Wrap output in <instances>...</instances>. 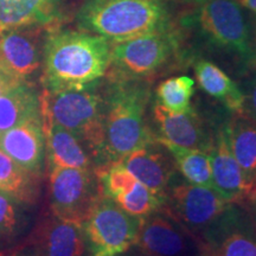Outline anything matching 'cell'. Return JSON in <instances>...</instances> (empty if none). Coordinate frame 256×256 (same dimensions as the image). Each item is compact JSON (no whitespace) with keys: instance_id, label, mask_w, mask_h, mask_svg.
Returning <instances> with one entry per match:
<instances>
[{"instance_id":"3957f363","label":"cell","mask_w":256,"mask_h":256,"mask_svg":"<svg viewBox=\"0 0 256 256\" xmlns=\"http://www.w3.org/2000/svg\"><path fill=\"white\" fill-rule=\"evenodd\" d=\"M80 30L112 44L174 28L162 0H86L76 14Z\"/></svg>"},{"instance_id":"d6a6232c","label":"cell","mask_w":256,"mask_h":256,"mask_svg":"<svg viewBox=\"0 0 256 256\" xmlns=\"http://www.w3.org/2000/svg\"><path fill=\"white\" fill-rule=\"evenodd\" d=\"M204 249H206V252H204V256H218L217 255V252L215 250V248L212 247V246H206L204 247Z\"/></svg>"},{"instance_id":"e0dca14e","label":"cell","mask_w":256,"mask_h":256,"mask_svg":"<svg viewBox=\"0 0 256 256\" xmlns=\"http://www.w3.org/2000/svg\"><path fill=\"white\" fill-rule=\"evenodd\" d=\"M43 119V118H42ZM48 166L95 170L90 152L78 136L58 124L43 119Z\"/></svg>"},{"instance_id":"d6986e66","label":"cell","mask_w":256,"mask_h":256,"mask_svg":"<svg viewBox=\"0 0 256 256\" xmlns=\"http://www.w3.org/2000/svg\"><path fill=\"white\" fill-rule=\"evenodd\" d=\"M194 70L200 89L220 102L230 113L244 112L242 88L218 66L204 58L194 60Z\"/></svg>"},{"instance_id":"ffe728a7","label":"cell","mask_w":256,"mask_h":256,"mask_svg":"<svg viewBox=\"0 0 256 256\" xmlns=\"http://www.w3.org/2000/svg\"><path fill=\"white\" fill-rule=\"evenodd\" d=\"M244 214L242 215L234 204L220 226L211 232L220 238L218 247H214L218 256H256V235L246 210Z\"/></svg>"},{"instance_id":"7402d4cb","label":"cell","mask_w":256,"mask_h":256,"mask_svg":"<svg viewBox=\"0 0 256 256\" xmlns=\"http://www.w3.org/2000/svg\"><path fill=\"white\" fill-rule=\"evenodd\" d=\"M40 115V95L28 82L20 83L0 96V134Z\"/></svg>"},{"instance_id":"484cf974","label":"cell","mask_w":256,"mask_h":256,"mask_svg":"<svg viewBox=\"0 0 256 256\" xmlns=\"http://www.w3.org/2000/svg\"><path fill=\"white\" fill-rule=\"evenodd\" d=\"M17 222L14 202L8 194L0 191V238L14 235Z\"/></svg>"},{"instance_id":"f1b7e54d","label":"cell","mask_w":256,"mask_h":256,"mask_svg":"<svg viewBox=\"0 0 256 256\" xmlns=\"http://www.w3.org/2000/svg\"><path fill=\"white\" fill-rule=\"evenodd\" d=\"M238 204L241 206H243V209H244L246 212H247L249 220H250L252 228L254 230L256 235V204L249 203V202H243V203H238Z\"/></svg>"},{"instance_id":"4fadbf2b","label":"cell","mask_w":256,"mask_h":256,"mask_svg":"<svg viewBox=\"0 0 256 256\" xmlns=\"http://www.w3.org/2000/svg\"><path fill=\"white\" fill-rule=\"evenodd\" d=\"M119 164L140 183L162 197L166 196L178 172L174 158L158 140L130 152Z\"/></svg>"},{"instance_id":"44dd1931","label":"cell","mask_w":256,"mask_h":256,"mask_svg":"<svg viewBox=\"0 0 256 256\" xmlns=\"http://www.w3.org/2000/svg\"><path fill=\"white\" fill-rule=\"evenodd\" d=\"M224 124L230 150L252 185L256 182V121L242 112L232 113Z\"/></svg>"},{"instance_id":"d4e9b609","label":"cell","mask_w":256,"mask_h":256,"mask_svg":"<svg viewBox=\"0 0 256 256\" xmlns=\"http://www.w3.org/2000/svg\"><path fill=\"white\" fill-rule=\"evenodd\" d=\"M194 94V81L190 76L166 78L156 89V102L172 113H184L190 110Z\"/></svg>"},{"instance_id":"4dcf8cb0","label":"cell","mask_w":256,"mask_h":256,"mask_svg":"<svg viewBox=\"0 0 256 256\" xmlns=\"http://www.w3.org/2000/svg\"><path fill=\"white\" fill-rule=\"evenodd\" d=\"M243 202H249V203L256 204V182L252 184L250 190H249L247 197H246V200ZM243 202H241V203H243Z\"/></svg>"},{"instance_id":"2e32d148","label":"cell","mask_w":256,"mask_h":256,"mask_svg":"<svg viewBox=\"0 0 256 256\" xmlns=\"http://www.w3.org/2000/svg\"><path fill=\"white\" fill-rule=\"evenodd\" d=\"M188 232L165 210L145 217L136 240L139 252L156 256H184Z\"/></svg>"},{"instance_id":"cb8c5ba5","label":"cell","mask_w":256,"mask_h":256,"mask_svg":"<svg viewBox=\"0 0 256 256\" xmlns=\"http://www.w3.org/2000/svg\"><path fill=\"white\" fill-rule=\"evenodd\" d=\"M38 180L0 150V191L18 202L32 203L37 197Z\"/></svg>"},{"instance_id":"6da1fadb","label":"cell","mask_w":256,"mask_h":256,"mask_svg":"<svg viewBox=\"0 0 256 256\" xmlns=\"http://www.w3.org/2000/svg\"><path fill=\"white\" fill-rule=\"evenodd\" d=\"M104 96L102 144L95 168L119 162L130 152L156 140L146 116L151 104V82L107 78Z\"/></svg>"},{"instance_id":"1f68e13d","label":"cell","mask_w":256,"mask_h":256,"mask_svg":"<svg viewBox=\"0 0 256 256\" xmlns=\"http://www.w3.org/2000/svg\"><path fill=\"white\" fill-rule=\"evenodd\" d=\"M242 6L256 14V0H241Z\"/></svg>"},{"instance_id":"603a6c76","label":"cell","mask_w":256,"mask_h":256,"mask_svg":"<svg viewBox=\"0 0 256 256\" xmlns=\"http://www.w3.org/2000/svg\"><path fill=\"white\" fill-rule=\"evenodd\" d=\"M156 140L170 152L174 158L177 171L183 176L184 180L194 185L214 188L212 168L209 153L174 145L159 138H156Z\"/></svg>"},{"instance_id":"ba28073f","label":"cell","mask_w":256,"mask_h":256,"mask_svg":"<svg viewBox=\"0 0 256 256\" xmlns=\"http://www.w3.org/2000/svg\"><path fill=\"white\" fill-rule=\"evenodd\" d=\"M142 220L102 194L82 224L89 256L124 255L136 244Z\"/></svg>"},{"instance_id":"836d02e7","label":"cell","mask_w":256,"mask_h":256,"mask_svg":"<svg viewBox=\"0 0 256 256\" xmlns=\"http://www.w3.org/2000/svg\"><path fill=\"white\" fill-rule=\"evenodd\" d=\"M136 256H156V255L146 254V252H139V250H138V254H136Z\"/></svg>"},{"instance_id":"f546056e","label":"cell","mask_w":256,"mask_h":256,"mask_svg":"<svg viewBox=\"0 0 256 256\" xmlns=\"http://www.w3.org/2000/svg\"><path fill=\"white\" fill-rule=\"evenodd\" d=\"M6 256H37L34 254V252L32 250V248L28 244H24L23 247L18 248L17 250H14V252H11V254H6Z\"/></svg>"},{"instance_id":"30bf717a","label":"cell","mask_w":256,"mask_h":256,"mask_svg":"<svg viewBox=\"0 0 256 256\" xmlns=\"http://www.w3.org/2000/svg\"><path fill=\"white\" fill-rule=\"evenodd\" d=\"M152 118L159 139L186 148L210 152L215 128L211 130L194 107L184 113H172L154 102Z\"/></svg>"},{"instance_id":"277c9868","label":"cell","mask_w":256,"mask_h":256,"mask_svg":"<svg viewBox=\"0 0 256 256\" xmlns=\"http://www.w3.org/2000/svg\"><path fill=\"white\" fill-rule=\"evenodd\" d=\"M182 28L202 43L232 57L242 68L255 66L254 38L235 0H206L182 17Z\"/></svg>"},{"instance_id":"5bb4252c","label":"cell","mask_w":256,"mask_h":256,"mask_svg":"<svg viewBox=\"0 0 256 256\" xmlns=\"http://www.w3.org/2000/svg\"><path fill=\"white\" fill-rule=\"evenodd\" d=\"M26 244L37 256H84L87 252L82 226L52 214L37 224Z\"/></svg>"},{"instance_id":"7a4b0ae2","label":"cell","mask_w":256,"mask_h":256,"mask_svg":"<svg viewBox=\"0 0 256 256\" xmlns=\"http://www.w3.org/2000/svg\"><path fill=\"white\" fill-rule=\"evenodd\" d=\"M110 42L98 34L52 30L43 44L44 90H75L101 82L110 69Z\"/></svg>"},{"instance_id":"9a60e30c","label":"cell","mask_w":256,"mask_h":256,"mask_svg":"<svg viewBox=\"0 0 256 256\" xmlns=\"http://www.w3.org/2000/svg\"><path fill=\"white\" fill-rule=\"evenodd\" d=\"M209 154L214 188L230 203H241L247 197L252 185L246 179L242 168L230 150L224 122L215 128Z\"/></svg>"},{"instance_id":"5b68a950","label":"cell","mask_w":256,"mask_h":256,"mask_svg":"<svg viewBox=\"0 0 256 256\" xmlns=\"http://www.w3.org/2000/svg\"><path fill=\"white\" fill-rule=\"evenodd\" d=\"M40 110L43 119L58 124L78 136L89 150L95 164L102 144L104 113L101 82L75 90H43Z\"/></svg>"},{"instance_id":"4316f807","label":"cell","mask_w":256,"mask_h":256,"mask_svg":"<svg viewBox=\"0 0 256 256\" xmlns=\"http://www.w3.org/2000/svg\"><path fill=\"white\" fill-rule=\"evenodd\" d=\"M242 90L244 94V112L256 121V72L246 81Z\"/></svg>"},{"instance_id":"ac0fdd59","label":"cell","mask_w":256,"mask_h":256,"mask_svg":"<svg viewBox=\"0 0 256 256\" xmlns=\"http://www.w3.org/2000/svg\"><path fill=\"white\" fill-rule=\"evenodd\" d=\"M62 0H0V34L12 28H40L56 20Z\"/></svg>"},{"instance_id":"52a82bcc","label":"cell","mask_w":256,"mask_h":256,"mask_svg":"<svg viewBox=\"0 0 256 256\" xmlns=\"http://www.w3.org/2000/svg\"><path fill=\"white\" fill-rule=\"evenodd\" d=\"M234 203L215 188L188 183H172L166 192L165 210L191 236L209 235L220 226Z\"/></svg>"},{"instance_id":"7c38bea8","label":"cell","mask_w":256,"mask_h":256,"mask_svg":"<svg viewBox=\"0 0 256 256\" xmlns=\"http://www.w3.org/2000/svg\"><path fill=\"white\" fill-rule=\"evenodd\" d=\"M0 150L28 174L40 178L46 162L43 119L30 118L0 134Z\"/></svg>"},{"instance_id":"d590c367","label":"cell","mask_w":256,"mask_h":256,"mask_svg":"<svg viewBox=\"0 0 256 256\" xmlns=\"http://www.w3.org/2000/svg\"><path fill=\"white\" fill-rule=\"evenodd\" d=\"M254 48H255V66H256V36L254 38Z\"/></svg>"},{"instance_id":"83f0119b","label":"cell","mask_w":256,"mask_h":256,"mask_svg":"<svg viewBox=\"0 0 256 256\" xmlns=\"http://www.w3.org/2000/svg\"><path fill=\"white\" fill-rule=\"evenodd\" d=\"M23 82H19L17 80L10 78V76L5 75L4 72H0V96L4 95L5 92H8L11 89L17 87L18 84H20Z\"/></svg>"},{"instance_id":"9c48e42d","label":"cell","mask_w":256,"mask_h":256,"mask_svg":"<svg viewBox=\"0 0 256 256\" xmlns=\"http://www.w3.org/2000/svg\"><path fill=\"white\" fill-rule=\"evenodd\" d=\"M102 196L95 170L54 168L49 174L51 214L82 226Z\"/></svg>"},{"instance_id":"e575fe53","label":"cell","mask_w":256,"mask_h":256,"mask_svg":"<svg viewBox=\"0 0 256 256\" xmlns=\"http://www.w3.org/2000/svg\"><path fill=\"white\" fill-rule=\"evenodd\" d=\"M182 2H206V0H182Z\"/></svg>"},{"instance_id":"8992f818","label":"cell","mask_w":256,"mask_h":256,"mask_svg":"<svg viewBox=\"0 0 256 256\" xmlns=\"http://www.w3.org/2000/svg\"><path fill=\"white\" fill-rule=\"evenodd\" d=\"M182 36L174 26L112 44L110 78L150 80L164 72L182 57Z\"/></svg>"},{"instance_id":"8fae6325","label":"cell","mask_w":256,"mask_h":256,"mask_svg":"<svg viewBox=\"0 0 256 256\" xmlns=\"http://www.w3.org/2000/svg\"><path fill=\"white\" fill-rule=\"evenodd\" d=\"M31 28H12L0 34V72L19 82H28L43 58L40 34Z\"/></svg>"}]
</instances>
